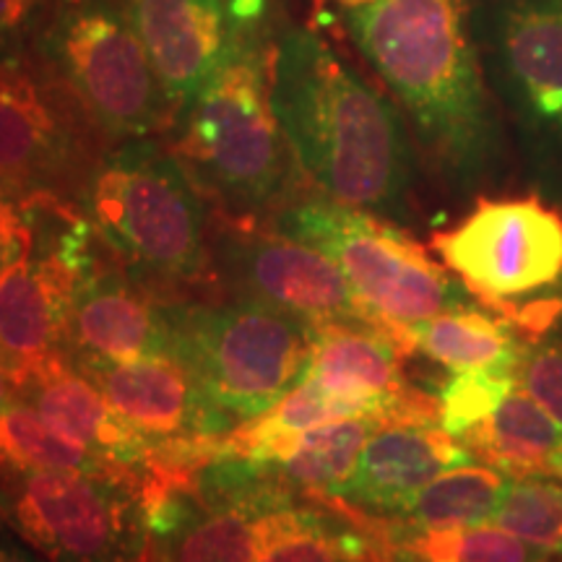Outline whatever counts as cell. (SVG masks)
Masks as SVG:
<instances>
[{
    "label": "cell",
    "mask_w": 562,
    "mask_h": 562,
    "mask_svg": "<svg viewBox=\"0 0 562 562\" xmlns=\"http://www.w3.org/2000/svg\"><path fill=\"white\" fill-rule=\"evenodd\" d=\"M58 0H0V60L34 58Z\"/></svg>",
    "instance_id": "obj_26"
},
{
    "label": "cell",
    "mask_w": 562,
    "mask_h": 562,
    "mask_svg": "<svg viewBox=\"0 0 562 562\" xmlns=\"http://www.w3.org/2000/svg\"><path fill=\"white\" fill-rule=\"evenodd\" d=\"M167 302L121 277L112 266L97 263L79 281L70 305L66 355L74 364L131 362L170 355L172 328Z\"/></svg>",
    "instance_id": "obj_13"
},
{
    "label": "cell",
    "mask_w": 562,
    "mask_h": 562,
    "mask_svg": "<svg viewBox=\"0 0 562 562\" xmlns=\"http://www.w3.org/2000/svg\"><path fill=\"white\" fill-rule=\"evenodd\" d=\"M341 5H347V9H360V5H370L375 3V0H339Z\"/></svg>",
    "instance_id": "obj_32"
},
{
    "label": "cell",
    "mask_w": 562,
    "mask_h": 562,
    "mask_svg": "<svg viewBox=\"0 0 562 562\" xmlns=\"http://www.w3.org/2000/svg\"><path fill=\"white\" fill-rule=\"evenodd\" d=\"M393 554L414 562H552L554 554L501 526L409 531L393 539Z\"/></svg>",
    "instance_id": "obj_23"
},
{
    "label": "cell",
    "mask_w": 562,
    "mask_h": 562,
    "mask_svg": "<svg viewBox=\"0 0 562 562\" xmlns=\"http://www.w3.org/2000/svg\"><path fill=\"white\" fill-rule=\"evenodd\" d=\"M13 402H16V383H13L11 364L5 360V351L0 347V412Z\"/></svg>",
    "instance_id": "obj_30"
},
{
    "label": "cell",
    "mask_w": 562,
    "mask_h": 562,
    "mask_svg": "<svg viewBox=\"0 0 562 562\" xmlns=\"http://www.w3.org/2000/svg\"><path fill=\"white\" fill-rule=\"evenodd\" d=\"M175 112L245 42L266 32V0H121ZM175 121V117H172Z\"/></svg>",
    "instance_id": "obj_12"
},
{
    "label": "cell",
    "mask_w": 562,
    "mask_h": 562,
    "mask_svg": "<svg viewBox=\"0 0 562 562\" xmlns=\"http://www.w3.org/2000/svg\"><path fill=\"white\" fill-rule=\"evenodd\" d=\"M550 476H558V480L562 482V448L558 453H554L552 459V469H550Z\"/></svg>",
    "instance_id": "obj_31"
},
{
    "label": "cell",
    "mask_w": 562,
    "mask_h": 562,
    "mask_svg": "<svg viewBox=\"0 0 562 562\" xmlns=\"http://www.w3.org/2000/svg\"><path fill=\"white\" fill-rule=\"evenodd\" d=\"M344 24L427 157L453 178L480 170L492 117L467 0H375L349 9Z\"/></svg>",
    "instance_id": "obj_2"
},
{
    "label": "cell",
    "mask_w": 562,
    "mask_h": 562,
    "mask_svg": "<svg viewBox=\"0 0 562 562\" xmlns=\"http://www.w3.org/2000/svg\"><path fill=\"white\" fill-rule=\"evenodd\" d=\"M117 562H133V560H117Z\"/></svg>",
    "instance_id": "obj_34"
},
{
    "label": "cell",
    "mask_w": 562,
    "mask_h": 562,
    "mask_svg": "<svg viewBox=\"0 0 562 562\" xmlns=\"http://www.w3.org/2000/svg\"><path fill=\"white\" fill-rule=\"evenodd\" d=\"M503 472L487 467H456L419 490L406 503L402 516L404 531L467 529L490 524L505 490Z\"/></svg>",
    "instance_id": "obj_22"
},
{
    "label": "cell",
    "mask_w": 562,
    "mask_h": 562,
    "mask_svg": "<svg viewBox=\"0 0 562 562\" xmlns=\"http://www.w3.org/2000/svg\"><path fill=\"white\" fill-rule=\"evenodd\" d=\"M518 368H490L472 372H453L440 389V427L451 435H463L480 425L505 398L516 391Z\"/></svg>",
    "instance_id": "obj_25"
},
{
    "label": "cell",
    "mask_w": 562,
    "mask_h": 562,
    "mask_svg": "<svg viewBox=\"0 0 562 562\" xmlns=\"http://www.w3.org/2000/svg\"><path fill=\"white\" fill-rule=\"evenodd\" d=\"M469 459L472 453L442 427L385 425L372 432L336 501L364 513H402L435 476L463 467Z\"/></svg>",
    "instance_id": "obj_16"
},
{
    "label": "cell",
    "mask_w": 562,
    "mask_h": 562,
    "mask_svg": "<svg viewBox=\"0 0 562 562\" xmlns=\"http://www.w3.org/2000/svg\"><path fill=\"white\" fill-rule=\"evenodd\" d=\"M0 518L47 562L133 560L136 482L66 469H0Z\"/></svg>",
    "instance_id": "obj_9"
},
{
    "label": "cell",
    "mask_w": 562,
    "mask_h": 562,
    "mask_svg": "<svg viewBox=\"0 0 562 562\" xmlns=\"http://www.w3.org/2000/svg\"><path fill=\"white\" fill-rule=\"evenodd\" d=\"M34 58L112 144L170 131L175 108L121 0H58Z\"/></svg>",
    "instance_id": "obj_6"
},
{
    "label": "cell",
    "mask_w": 562,
    "mask_h": 562,
    "mask_svg": "<svg viewBox=\"0 0 562 562\" xmlns=\"http://www.w3.org/2000/svg\"><path fill=\"white\" fill-rule=\"evenodd\" d=\"M32 248V224L24 201L0 191V273Z\"/></svg>",
    "instance_id": "obj_28"
},
{
    "label": "cell",
    "mask_w": 562,
    "mask_h": 562,
    "mask_svg": "<svg viewBox=\"0 0 562 562\" xmlns=\"http://www.w3.org/2000/svg\"><path fill=\"white\" fill-rule=\"evenodd\" d=\"M170 149L222 216L273 220L297 199L300 167L271 102V37L245 42L186 108Z\"/></svg>",
    "instance_id": "obj_3"
},
{
    "label": "cell",
    "mask_w": 562,
    "mask_h": 562,
    "mask_svg": "<svg viewBox=\"0 0 562 562\" xmlns=\"http://www.w3.org/2000/svg\"><path fill=\"white\" fill-rule=\"evenodd\" d=\"M209 261L211 279L220 281V286L232 297L273 307V311L311 323L313 328L328 326V323L375 328L396 339L409 355L417 351L409 336L391 331L357 297L331 258L277 227L214 214Z\"/></svg>",
    "instance_id": "obj_8"
},
{
    "label": "cell",
    "mask_w": 562,
    "mask_h": 562,
    "mask_svg": "<svg viewBox=\"0 0 562 562\" xmlns=\"http://www.w3.org/2000/svg\"><path fill=\"white\" fill-rule=\"evenodd\" d=\"M271 227L331 258L357 297L396 334L409 336L414 323L469 305L467 286L456 284L409 232L381 214L326 195H297Z\"/></svg>",
    "instance_id": "obj_7"
},
{
    "label": "cell",
    "mask_w": 562,
    "mask_h": 562,
    "mask_svg": "<svg viewBox=\"0 0 562 562\" xmlns=\"http://www.w3.org/2000/svg\"><path fill=\"white\" fill-rule=\"evenodd\" d=\"M81 203L100 240L131 271L170 290L211 279L214 214L170 144L117 140L97 159Z\"/></svg>",
    "instance_id": "obj_4"
},
{
    "label": "cell",
    "mask_w": 562,
    "mask_h": 562,
    "mask_svg": "<svg viewBox=\"0 0 562 562\" xmlns=\"http://www.w3.org/2000/svg\"><path fill=\"white\" fill-rule=\"evenodd\" d=\"M368 562H393V558H375V560H368Z\"/></svg>",
    "instance_id": "obj_33"
},
{
    "label": "cell",
    "mask_w": 562,
    "mask_h": 562,
    "mask_svg": "<svg viewBox=\"0 0 562 562\" xmlns=\"http://www.w3.org/2000/svg\"><path fill=\"white\" fill-rule=\"evenodd\" d=\"M170 355L191 370L206 402L235 430L269 412L302 378L315 328L250 300L167 302Z\"/></svg>",
    "instance_id": "obj_5"
},
{
    "label": "cell",
    "mask_w": 562,
    "mask_h": 562,
    "mask_svg": "<svg viewBox=\"0 0 562 562\" xmlns=\"http://www.w3.org/2000/svg\"><path fill=\"white\" fill-rule=\"evenodd\" d=\"M91 131L74 97L37 58L0 60V191L21 201L81 199L100 159L91 154Z\"/></svg>",
    "instance_id": "obj_10"
},
{
    "label": "cell",
    "mask_w": 562,
    "mask_h": 562,
    "mask_svg": "<svg viewBox=\"0 0 562 562\" xmlns=\"http://www.w3.org/2000/svg\"><path fill=\"white\" fill-rule=\"evenodd\" d=\"M16 398L37 409L63 438L138 480L161 442L131 425L66 351H55L21 375Z\"/></svg>",
    "instance_id": "obj_14"
},
{
    "label": "cell",
    "mask_w": 562,
    "mask_h": 562,
    "mask_svg": "<svg viewBox=\"0 0 562 562\" xmlns=\"http://www.w3.org/2000/svg\"><path fill=\"white\" fill-rule=\"evenodd\" d=\"M518 389L539 402L562 425V344H539L524 351Z\"/></svg>",
    "instance_id": "obj_27"
},
{
    "label": "cell",
    "mask_w": 562,
    "mask_h": 562,
    "mask_svg": "<svg viewBox=\"0 0 562 562\" xmlns=\"http://www.w3.org/2000/svg\"><path fill=\"white\" fill-rule=\"evenodd\" d=\"M409 336L414 349L451 372L518 368L524 351L529 349L513 336L503 318H492L472 305L414 323Z\"/></svg>",
    "instance_id": "obj_21"
},
{
    "label": "cell",
    "mask_w": 562,
    "mask_h": 562,
    "mask_svg": "<svg viewBox=\"0 0 562 562\" xmlns=\"http://www.w3.org/2000/svg\"><path fill=\"white\" fill-rule=\"evenodd\" d=\"M385 427L375 417H355L284 435L252 448L243 459L261 467L286 490H300L313 503L339 497L355 474L372 432Z\"/></svg>",
    "instance_id": "obj_18"
},
{
    "label": "cell",
    "mask_w": 562,
    "mask_h": 562,
    "mask_svg": "<svg viewBox=\"0 0 562 562\" xmlns=\"http://www.w3.org/2000/svg\"><path fill=\"white\" fill-rule=\"evenodd\" d=\"M0 562H47L0 518Z\"/></svg>",
    "instance_id": "obj_29"
},
{
    "label": "cell",
    "mask_w": 562,
    "mask_h": 562,
    "mask_svg": "<svg viewBox=\"0 0 562 562\" xmlns=\"http://www.w3.org/2000/svg\"><path fill=\"white\" fill-rule=\"evenodd\" d=\"M490 524L552 554H562V487L544 476L510 480Z\"/></svg>",
    "instance_id": "obj_24"
},
{
    "label": "cell",
    "mask_w": 562,
    "mask_h": 562,
    "mask_svg": "<svg viewBox=\"0 0 562 562\" xmlns=\"http://www.w3.org/2000/svg\"><path fill=\"white\" fill-rule=\"evenodd\" d=\"M430 245L467 292L492 307L562 277V216L539 199L476 201L472 214L432 235Z\"/></svg>",
    "instance_id": "obj_11"
},
{
    "label": "cell",
    "mask_w": 562,
    "mask_h": 562,
    "mask_svg": "<svg viewBox=\"0 0 562 562\" xmlns=\"http://www.w3.org/2000/svg\"><path fill=\"white\" fill-rule=\"evenodd\" d=\"M271 102L315 191L372 214H406L412 146L402 115L331 42L297 24L273 32Z\"/></svg>",
    "instance_id": "obj_1"
},
{
    "label": "cell",
    "mask_w": 562,
    "mask_h": 562,
    "mask_svg": "<svg viewBox=\"0 0 562 562\" xmlns=\"http://www.w3.org/2000/svg\"><path fill=\"white\" fill-rule=\"evenodd\" d=\"M497 50L526 112L562 136V0H503Z\"/></svg>",
    "instance_id": "obj_17"
},
{
    "label": "cell",
    "mask_w": 562,
    "mask_h": 562,
    "mask_svg": "<svg viewBox=\"0 0 562 562\" xmlns=\"http://www.w3.org/2000/svg\"><path fill=\"white\" fill-rule=\"evenodd\" d=\"M131 425L157 440L216 438L232 432L175 355L131 362L76 364Z\"/></svg>",
    "instance_id": "obj_15"
},
{
    "label": "cell",
    "mask_w": 562,
    "mask_h": 562,
    "mask_svg": "<svg viewBox=\"0 0 562 562\" xmlns=\"http://www.w3.org/2000/svg\"><path fill=\"white\" fill-rule=\"evenodd\" d=\"M326 516L313 505L290 501L273 505L256 524L252 562H368L396 558L381 529L362 526L336 510Z\"/></svg>",
    "instance_id": "obj_19"
},
{
    "label": "cell",
    "mask_w": 562,
    "mask_h": 562,
    "mask_svg": "<svg viewBox=\"0 0 562 562\" xmlns=\"http://www.w3.org/2000/svg\"><path fill=\"white\" fill-rule=\"evenodd\" d=\"M459 440L469 453L510 480L550 476L554 453L562 448V425L521 389Z\"/></svg>",
    "instance_id": "obj_20"
}]
</instances>
